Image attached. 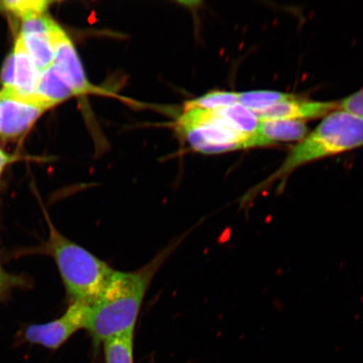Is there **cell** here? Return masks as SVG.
Returning <instances> with one entry per match:
<instances>
[{"instance_id":"cell-1","label":"cell","mask_w":363,"mask_h":363,"mask_svg":"<svg viewBox=\"0 0 363 363\" xmlns=\"http://www.w3.org/2000/svg\"><path fill=\"white\" fill-rule=\"evenodd\" d=\"M184 237L175 240L152 261L133 272L115 271L106 287L90 307L87 325L95 345L134 333L150 284Z\"/></svg>"},{"instance_id":"cell-2","label":"cell","mask_w":363,"mask_h":363,"mask_svg":"<svg viewBox=\"0 0 363 363\" xmlns=\"http://www.w3.org/2000/svg\"><path fill=\"white\" fill-rule=\"evenodd\" d=\"M362 146L363 120L337 108L291 150L274 174L240 198V208L251 206L257 195L276 181H281L278 190L283 192L286 180L299 167Z\"/></svg>"},{"instance_id":"cell-3","label":"cell","mask_w":363,"mask_h":363,"mask_svg":"<svg viewBox=\"0 0 363 363\" xmlns=\"http://www.w3.org/2000/svg\"><path fill=\"white\" fill-rule=\"evenodd\" d=\"M49 235L43 250L55 262L71 303L92 306L113 274L112 267L63 235L47 213Z\"/></svg>"},{"instance_id":"cell-4","label":"cell","mask_w":363,"mask_h":363,"mask_svg":"<svg viewBox=\"0 0 363 363\" xmlns=\"http://www.w3.org/2000/svg\"><path fill=\"white\" fill-rule=\"evenodd\" d=\"M178 128L195 151L204 154L245 149L249 138L227 126L217 111H184Z\"/></svg>"},{"instance_id":"cell-5","label":"cell","mask_w":363,"mask_h":363,"mask_svg":"<svg viewBox=\"0 0 363 363\" xmlns=\"http://www.w3.org/2000/svg\"><path fill=\"white\" fill-rule=\"evenodd\" d=\"M90 306L71 303L61 317L45 324L30 325L25 331V338L31 344L40 345L51 350H57L72 335L87 325Z\"/></svg>"},{"instance_id":"cell-6","label":"cell","mask_w":363,"mask_h":363,"mask_svg":"<svg viewBox=\"0 0 363 363\" xmlns=\"http://www.w3.org/2000/svg\"><path fill=\"white\" fill-rule=\"evenodd\" d=\"M49 38L54 51L53 67L75 95L94 93L95 89L85 75L74 43L57 23Z\"/></svg>"},{"instance_id":"cell-7","label":"cell","mask_w":363,"mask_h":363,"mask_svg":"<svg viewBox=\"0 0 363 363\" xmlns=\"http://www.w3.org/2000/svg\"><path fill=\"white\" fill-rule=\"evenodd\" d=\"M0 99V135L4 139L19 138L47 111L15 99L1 96Z\"/></svg>"},{"instance_id":"cell-8","label":"cell","mask_w":363,"mask_h":363,"mask_svg":"<svg viewBox=\"0 0 363 363\" xmlns=\"http://www.w3.org/2000/svg\"><path fill=\"white\" fill-rule=\"evenodd\" d=\"M338 103L311 101L296 96L275 104L267 110L253 112L259 121L284 120L305 121L325 117L337 111Z\"/></svg>"},{"instance_id":"cell-9","label":"cell","mask_w":363,"mask_h":363,"mask_svg":"<svg viewBox=\"0 0 363 363\" xmlns=\"http://www.w3.org/2000/svg\"><path fill=\"white\" fill-rule=\"evenodd\" d=\"M308 127L305 121H259L257 128L245 143V149L272 146L279 143L297 142L306 138Z\"/></svg>"},{"instance_id":"cell-10","label":"cell","mask_w":363,"mask_h":363,"mask_svg":"<svg viewBox=\"0 0 363 363\" xmlns=\"http://www.w3.org/2000/svg\"><path fill=\"white\" fill-rule=\"evenodd\" d=\"M13 53L15 56V87L12 90L1 91L18 96H30L35 94L40 74L31 61L21 33L16 39Z\"/></svg>"},{"instance_id":"cell-11","label":"cell","mask_w":363,"mask_h":363,"mask_svg":"<svg viewBox=\"0 0 363 363\" xmlns=\"http://www.w3.org/2000/svg\"><path fill=\"white\" fill-rule=\"evenodd\" d=\"M35 94L53 106L75 95L53 66L40 74Z\"/></svg>"},{"instance_id":"cell-12","label":"cell","mask_w":363,"mask_h":363,"mask_svg":"<svg viewBox=\"0 0 363 363\" xmlns=\"http://www.w3.org/2000/svg\"><path fill=\"white\" fill-rule=\"evenodd\" d=\"M27 52L36 70L40 74L53 66L54 51L49 35L43 34L23 35Z\"/></svg>"},{"instance_id":"cell-13","label":"cell","mask_w":363,"mask_h":363,"mask_svg":"<svg viewBox=\"0 0 363 363\" xmlns=\"http://www.w3.org/2000/svg\"><path fill=\"white\" fill-rule=\"evenodd\" d=\"M217 111L227 126L246 136L254 134L259 124L255 113L239 103Z\"/></svg>"},{"instance_id":"cell-14","label":"cell","mask_w":363,"mask_h":363,"mask_svg":"<svg viewBox=\"0 0 363 363\" xmlns=\"http://www.w3.org/2000/svg\"><path fill=\"white\" fill-rule=\"evenodd\" d=\"M294 97L291 94L279 91L253 90L238 93V103L252 112H258Z\"/></svg>"},{"instance_id":"cell-15","label":"cell","mask_w":363,"mask_h":363,"mask_svg":"<svg viewBox=\"0 0 363 363\" xmlns=\"http://www.w3.org/2000/svg\"><path fill=\"white\" fill-rule=\"evenodd\" d=\"M103 344L106 363H134V333L117 335Z\"/></svg>"},{"instance_id":"cell-16","label":"cell","mask_w":363,"mask_h":363,"mask_svg":"<svg viewBox=\"0 0 363 363\" xmlns=\"http://www.w3.org/2000/svg\"><path fill=\"white\" fill-rule=\"evenodd\" d=\"M238 103V93L213 91L194 101L186 103L184 111H219Z\"/></svg>"},{"instance_id":"cell-17","label":"cell","mask_w":363,"mask_h":363,"mask_svg":"<svg viewBox=\"0 0 363 363\" xmlns=\"http://www.w3.org/2000/svg\"><path fill=\"white\" fill-rule=\"evenodd\" d=\"M51 2L43 0H13L0 2L1 10L10 11L23 19L33 16L43 15Z\"/></svg>"},{"instance_id":"cell-18","label":"cell","mask_w":363,"mask_h":363,"mask_svg":"<svg viewBox=\"0 0 363 363\" xmlns=\"http://www.w3.org/2000/svg\"><path fill=\"white\" fill-rule=\"evenodd\" d=\"M21 34L50 35L56 22L52 18L43 15L33 16L23 19Z\"/></svg>"},{"instance_id":"cell-19","label":"cell","mask_w":363,"mask_h":363,"mask_svg":"<svg viewBox=\"0 0 363 363\" xmlns=\"http://www.w3.org/2000/svg\"><path fill=\"white\" fill-rule=\"evenodd\" d=\"M338 110L363 120V88L338 103Z\"/></svg>"},{"instance_id":"cell-20","label":"cell","mask_w":363,"mask_h":363,"mask_svg":"<svg viewBox=\"0 0 363 363\" xmlns=\"http://www.w3.org/2000/svg\"><path fill=\"white\" fill-rule=\"evenodd\" d=\"M15 56L12 52L4 62L1 71V78L0 79H1L3 90H12L15 87Z\"/></svg>"},{"instance_id":"cell-21","label":"cell","mask_w":363,"mask_h":363,"mask_svg":"<svg viewBox=\"0 0 363 363\" xmlns=\"http://www.w3.org/2000/svg\"><path fill=\"white\" fill-rule=\"evenodd\" d=\"M17 283H19V281L16 280V277L9 274L0 262V296Z\"/></svg>"},{"instance_id":"cell-22","label":"cell","mask_w":363,"mask_h":363,"mask_svg":"<svg viewBox=\"0 0 363 363\" xmlns=\"http://www.w3.org/2000/svg\"><path fill=\"white\" fill-rule=\"evenodd\" d=\"M13 160V158L9 156L8 154L3 152L0 149V176H1L3 171L6 169V167Z\"/></svg>"},{"instance_id":"cell-23","label":"cell","mask_w":363,"mask_h":363,"mask_svg":"<svg viewBox=\"0 0 363 363\" xmlns=\"http://www.w3.org/2000/svg\"><path fill=\"white\" fill-rule=\"evenodd\" d=\"M0 102H1V99H0Z\"/></svg>"}]
</instances>
